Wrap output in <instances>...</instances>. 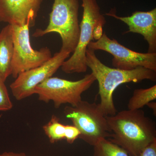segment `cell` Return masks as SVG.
Wrapping results in <instances>:
<instances>
[{
	"label": "cell",
	"mask_w": 156,
	"mask_h": 156,
	"mask_svg": "<svg viewBox=\"0 0 156 156\" xmlns=\"http://www.w3.org/2000/svg\"><path fill=\"white\" fill-rule=\"evenodd\" d=\"M14 54L11 62V75L16 78L20 74L44 64L52 57L47 47L39 50H34L30 37V23L22 26L12 25Z\"/></svg>",
	"instance_id": "52a82bcc"
},
{
	"label": "cell",
	"mask_w": 156,
	"mask_h": 156,
	"mask_svg": "<svg viewBox=\"0 0 156 156\" xmlns=\"http://www.w3.org/2000/svg\"><path fill=\"white\" fill-rule=\"evenodd\" d=\"M125 23L129 27L126 33L140 34L147 42V53H156V9L148 11H136L130 16L120 17L114 12L105 14Z\"/></svg>",
	"instance_id": "8fae6325"
},
{
	"label": "cell",
	"mask_w": 156,
	"mask_h": 156,
	"mask_svg": "<svg viewBox=\"0 0 156 156\" xmlns=\"http://www.w3.org/2000/svg\"><path fill=\"white\" fill-rule=\"evenodd\" d=\"M70 55L60 50L41 66L20 74L10 86L14 98L20 101L34 95L36 87L52 77Z\"/></svg>",
	"instance_id": "9c48e42d"
},
{
	"label": "cell",
	"mask_w": 156,
	"mask_h": 156,
	"mask_svg": "<svg viewBox=\"0 0 156 156\" xmlns=\"http://www.w3.org/2000/svg\"><path fill=\"white\" fill-rule=\"evenodd\" d=\"M43 0H0V22L22 26L36 20Z\"/></svg>",
	"instance_id": "30bf717a"
},
{
	"label": "cell",
	"mask_w": 156,
	"mask_h": 156,
	"mask_svg": "<svg viewBox=\"0 0 156 156\" xmlns=\"http://www.w3.org/2000/svg\"><path fill=\"white\" fill-rule=\"evenodd\" d=\"M63 113L79 129V138L89 145L93 146L100 140L110 136L106 117L95 102L82 100L75 106H66Z\"/></svg>",
	"instance_id": "5b68a950"
},
{
	"label": "cell",
	"mask_w": 156,
	"mask_h": 156,
	"mask_svg": "<svg viewBox=\"0 0 156 156\" xmlns=\"http://www.w3.org/2000/svg\"><path fill=\"white\" fill-rule=\"evenodd\" d=\"M80 135V132L75 126L74 125H66L65 136V139L68 143L73 144L76 140L79 138Z\"/></svg>",
	"instance_id": "e0dca14e"
},
{
	"label": "cell",
	"mask_w": 156,
	"mask_h": 156,
	"mask_svg": "<svg viewBox=\"0 0 156 156\" xmlns=\"http://www.w3.org/2000/svg\"><path fill=\"white\" fill-rule=\"evenodd\" d=\"M93 147V156H129L124 149L106 138L100 140Z\"/></svg>",
	"instance_id": "5bb4252c"
},
{
	"label": "cell",
	"mask_w": 156,
	"mask_h": 156,
	"mask_svg": "<svg viewBox=\"0 0 156 156\" xmlns=\"http://www.w3.org/2000/svg\"><path fill=\"white\" fill-rule=\"evenodd\" d=\"M83 18L80 24V34L77 46L73 55L63 62L61 69L67 74L84 73L88 67L86 51L88 45L94 39V31L98 26L106 23L105 17L101 13L100 8L96 0H82Z\"/></svg>",
	"instance_id": "277c9868"
},
{
	"label": "cell",
	"mask_w": 156,
	"mask_h": 156,
	"mask_svg": "<svg viewBox=\"0 0 156 156\" xmlns=\"http://www.w3.org/2000/svg\"><path fill=\"white\" fill-rule=\"evenodd\" d=\"M13 106L5 82L0 78V112L8 111Z\"/></svg>",
	"instance_id": "2e32d148"
},
{
	"label": "cell",
	"mask_w": 156,
	"mask_h": 156,
	"mask_svg": "<svg viewBox=\"0 0 156 156\" xmlns=\"http://www.w3.org/2000/svg\"><path fill=\"white\" fill-rule=\"evenodd\" d=\"M105 117L111 132L109 140L124 149L129 156H138L156 140L155 123L142 110H123Z\"/></svg>",
	"instance_id": "6da1fadb"
},
{
	"label": "cell",
	"mask_w": 156,
	"mask_h": 156,
	"mask_svg": "<svg viewBox=\"0 0 156 156\" xmlns=\"http://www.w3.org/2000/svg\"><path fill=\"white\" fill-rule=\"evenodd\" d=\"M138 156H156V140L147 146Z\"/></svg>",
	"instance_id": "ac0fdd59"
},
{
	"label": "cell",
	"mask_w": 156,
	"mask_h": 156,
	"mask_svg": "<svg viewBox=\"0 0 156 156\" xmlns=\"http://www.w3.org/2000/svg\"><path fill=\"white\" fill-rule=\"evenodd\" d=\"M156 85L147 89H136L128 101V110H136L140 109L148 103L155 100Z\"/></svg>",
	"instance_id": "4fadbf2b"
},
{
	"label": "cell",
	"mask_w": 156,
	"mask_h": 156,
	"mask_svg": "<svg viewBox=\"0 0 156 156\" xmlns=\"http://www.w3.org/2000/svg\"><path fill=\"white\" fill-rule=\"evenodd\" d=\"M60 119L55 115H52L50 121L44 126L43 129L52 143L65 139L66 125L62 124Z\"/></svg>",
	"instance_id": "9a60e30c"
},
{
	"label": "cell",
	"mask_w": 156,
	"mask_h": 156,
	"mask_svg": "<svg viewBox=\"0 0 156 156\" xmlns=\"http://www.w3.org/2000/svg\"><path fill=\"white\" fill-rule=\"evenodd\" d=\"M13 54V30L8 24L0 32V78L5 82L11 75Z\"/></svg>",
	"instance_id": "7c38bea8"
},
{
	"label": "cell",
	"mask_w": 156,
	"mask_h": 156,
	"mask_svg": "<svg viewBox=\"0 0 156 156\" xmlns=\"http://www.w3.org/2000/svg\"><path fill=\"white\" fill-rule=\"evenodd\" d=\"M86 60L87 67L91 69L98 82L101 101L98 105L105 116L114 115L117 113L113 94L120 85L130 82L138 83L146 80L156 81V72L145 68L126 70L108 67L97 58L93 50L87 49Z\"/></svg>",
	"instance_id": "7a4b0ae2"
},
{
	"label": "cell",
	"mask_w": 156,
	"mask_h": 156,
	"mask_svg": "<svg viewBox=\"0 0 156 156\" xmlns=\"http://www.w3.org/2000/svg\"><path fill=\"white\" fill-rule=\"evenodd\" d=\"M0 156H29L23 153H16L13 152H5L0 154Z\"/></svg>",
	"instance_id": "d6986e66"
},
{
	"label": "cell",
	"mask_w": 156,
	"mask_h": 156,
	"mask_svg": "<svg viewBox=\"0 0 156 156\" xmlns=\"http://www.w3.org/2000/svg\"><path fill=\"white\" fill-rule=\"evenodd\" d=\"M87 49L95 51L101 50L113 56V67L126 70L137 68H145L156 72V53H141L128 49L119 44L117 40L111 39L104 33L96 41H91Z\"/></svg>",
	"instance_id": "ba28073f"
},
{
	"label": "cell",
	"mask_w": 156,
	"mask_h": 156,
	"mask_svg": "<svg viewBox=\"0 0 156 156\" xmlns=\"http://www.w3.org/2000/svg\"><path fill=\"white\" fill-rule=\"evenodd\" d=\"M95 80L92 73L75 81L51 77L36 87L34 94L38 95L41 101L45 103L53 101L56 108L66 104L75 106L82 100V94L89 89Z\"/></svg>",
	"instance_id": "8992f818"
},
{
	"label": "cell",
	"mask_w": 156,
	"mask_h": 156,
	"mask_svg": "<svg viewBox=\"0 0 156 156\" xmlns=\"http://www.w3.org/2000/svg\"><path fill=\"white\" fill-rule=\"evenodd\" d=\"M147 106L149 107V108L152 109L153 111L154 114L156 115V103L155 102L151 101L149 103H148Z\"/></svg>",
	"instance_id": "ffe728a7"
},
{
	"label": "cell",
	"mask_w": 156,
	"mask_h": 156,
	"mask_svg": "<svg viewBox=\"0 0 156 156\" xmlns=\"http://www.w3.org/2000/svg\"><path fill=\"white\" fill-rule=\"evenodd\" d=\"M79 7V0H54L48 27L44 30L37 29L33 37H39L57 33L62 41L60 50L73 53L80 37Z\"/></svg>",
	"instance_id": "3957f363"
}]
</instances>
